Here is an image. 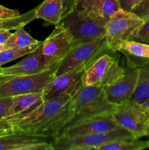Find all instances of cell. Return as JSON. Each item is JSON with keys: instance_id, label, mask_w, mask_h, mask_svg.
I'll return each instance as SVG.
<instances>
[{"instance_id": "cell-1", "label": "cell", "mask_w": 149, "mask_h": 150, "mask_svg": "<svg viewBox=\"0 0 149 150\" xmlns=\"http://www.w3.org/2000/svg\"><path fill=\"white\" fill-rule=\"evenodd\" d=\"M72 95L65 93L45 100L30 112L7 118L15 131L55 139L74 117Z\"/></svg>"}, {"instance_id": "cell-2", "label": "cell", "mask_w": 149, "mask_h": 150, "mask_svg": "<svg viewBox=\"0 0 149 150\" xmlns=\"http://www.w3.org/2000/svg\"><path fill=\"white\" fill-rule=\"evenodd\" d=\"M72 100L74 117L69 124L91 117L112 115L115 107L108 100L104 87L97 85L82 84Z\"/></svg>"}, {"instance_id": "cell-3", "label": "cell", "mask_w": 149, "mask_h": 150, "mask_svg": "<svg viewBox=\"0 0 149 150\" xmlns=\"http://www.w3.org/2000/svg\"><path fill=\"white\" fill-rule=\"evenodd\" d=\"M144 20L132 11L121 10L115 13L105 24V42L112 53L118 51L123 42L131 40Z\"/></svg>"}, {"instance_id": "cell-4", "label": "cell", "mask_w": 149, "mask_h": 150, "mask_svg": "<svg viewBox=\"0 0 149 150\" xmlns=\"http://www.w3.org/2000/svg\"><path fill=\"white\" fill-rule=\"evenodd\" d=\"M56 77L54 69L29 76H1L0 98L32 93H42Z\"/></svg>"}, {"instance_id": "cell-5", "label": "cell", "mask_w": 149, "mask_h": 150, "mask_svg": "<svg viewBox=\"0 0 149 150\" xmlns=\"http://www.w3.org/2000/svg\"><path fill=\"white\" fill-rule=\"evenodd\" d=\"M136 139L126 129L118 127L107 133L66 137L59 135L53 139L54 150H97L102 145L119 139Z\"/></svg>"}, {"instance_id": "cell-6", "label": "cell", "mask_w": 149, "mask_h": 150, "mask_svg": "<svg viewBox=\"0 0 149 150\" xmlns=\"http://www.w3.org/2000/svg\"><path fill=\"white\" fill-rule=\"evenodd\" d=\"M124 74L125 69L120 65L118 59L105 51L88 66L82 76V84L104 87L119 80Z\"/></svg>"}, {"instance_id": "cell-7", "label": "cell", "mask_w": 149, "mask_h": 150, "mask_svg": "<svg viewBox=\"0 0 149 150\" xmlns=\"http://www.w3.org/2000/svg\"><path fill=\"white\" fill-rule=\"evenodd\" d=\"M111 117L119 127L128 130L136 139L148 136L149 119L138 103L129 100L116 105Z\"/></svg>"}, {"instance_id": "cell-8", "label": "cell", "mask_w": 149, "mask_h": 150, "mask_svg": "<svg viewBox=\"0 0 149 150\" xmlns=\"http://www.w3.org/2000/svg\"><path fill=\"white\" fill-rule=\"evenodd\" d=\"M61 23L70 32L76 45L105 35V26L75 10L66 16Z\"/></svg>"}, {"instance_id": "cell-9", "label": "cell", "mask_w": 149, "mask_h": 150, "mask_svg": "<svg viewBox=\"0 0 149 150\" xmlns=\"http://www.w3.org/2000/svg\"><path fill=\"white\" fill-rule=\"evenodd\" d=\"M108 50L109 49L105 42V35L91 42L75 45L67 57L55 67L56 76L91 61Z\"/></svg>"}, {"instance_id": "cell-10", "label": "cell", "mask_w": 149, "mask_h": 150, "mask_svg": "<svg viewBox=\"0 0 149 150\" xmlns=\"http://www.w3.org/2000/svg\"><path fill=\"white\" fill-rule=\"evenodd\" d=\"M76 45L72 36L62 23L56 25L52 33L42 42V51L56 67Z\"/></svg>"}, {"instance_id": "cell-11", "label": "cell", "mask_w": 149, "mask_h": 150, "mask_svg": "<svg viewBox=\"0 0 149 150\" xmlns=\"http://www.w3.org/2000/svg\"><path fill=\"white\" fill-rule=\"evenodd\" d=\"M96 58L63 74L56 76L43 91L44 100H45L57 98L65 93H70L73 96L82 85L83 73Z\"/></svg>"}, {"instance_id": "cell-12", "label": "cell", "mask_w": 149, "mask_h": 150, "mask_svg": "<svg viewBox=\"0 0 149 150\" xmlns=\"http://www.w3.org/2000/svg\"><path fill=\"white\" fill-rule=\"evenodd\" d=\"M53 64L42 51V43L23 59L10 67L2 68L0 71L1 76H29L35 75L55 69Z\"/></svg>"}, {"instance_id": "cell-13", "label": "cell", "mask_w": 149, "mask_h": 150, "mask_svg": "<svg viewBox=\"0 0 149 150\" xmlns=\"http://www.w3.org/2000/svg\"><path fill=\"white\" fill-rule=\"evenodd\" d=\"M118 127L111 115L98 116L68 124L60 135L66 137H73L96 134L107 133Z\"/></svg>"}, {"instance_id": "cell-14", "label": "cell", "mask_w": 149, "mask_h": 150, "mask_svg": "<svg viewBox=\"0 0 149 150\" xmlns=\"http://www.w3.org/2000/svg\"><path fill=\"white\" fill-rule=\"evenodd\" d=\"M129 67V66H128ZM139 68L129 67L121 79L108 86H104L108 100L116 105L131 98L138 79Z\"/></svg>"}, {"instance_id": "cell-15", "label": "cell", "mask_w": 149, "mask_h": 150, "mask_svg": "<svg viewBox=\"0 0 149 150\" xmlns=\"http://www.w3.org/2000/svg\"><path fill=\"white\" fill-rule=\"evenodd\" d=\"M118 51L126 57L129 67L139 68L149 63V44L129 40L121 43Z\"/></svg>"}, {"instance_id": "cell-16", "label": "cell", "mask_w": 149, "mask_h": 150, "mask_svg": "<svg viewBox=\"0 0 149 150\" xmlns=\"http://www.w3.org/2000/svg\"><path fill=\"white\" fill-rule=\"evenodd\" d=\"M52 139L15 131L0 137V150H29L34 144Z\"/></svg>"}, {"instance_id": "cell-17", "label": "cell", "mask_w": 149, "mask_h": 150, "mask_svg": "<svg viewBox=\"0 0 149 150\" xmlns=\"http://www.w3.org/2000/svg\"><path fill=\"white\" fill-rule=\"evenodd\" d=\"M45 100L42 93H32L13 97V105L9 109L7 117L21 116L30 112Z\"/></svg>"}, {"instance_id": "cell-18", "label": "cell", "mask_w": 149, "mask_h": 150, "mask_svg": "<svg viewBox=\"0 0 149 150\" xmlns=\"http://www.w3.org/2000/svg\"><path fill=\"white\" fill-rule=\"evenodd\" d=\"M37 18L43 19L52 24L58 25L63 20V5L61 0H45L36 7Z\"/></svg>"}, {"instance_id": "cell-19", "label": "cell", "mask_w": 149, "mask_h": 150, "mask_svg": "<svg viewBox=\"0 0 149 150\" xmlns=\"http://www.w3.org/2000/svg\"><path fill=\"white\" fill-rule=\"evenodd\" d=\"M149 148V140L139 139H119L102 145L97 150H142Z\"/></svg>"}, {"instance_id": "cell-20", "label": "cell", "mask_w": 149, "mask_h": 150, "mask_svg": "<svg viewBox=\"0 0 149 150\" xmlns=\"http://www.w3.org/2000/svg\"><path fill=\"white\" fill-rule=\"evenodd\" d=\"M148 98H149V63L139 67L137 86L130 100L140 103Z\"/></svg>"}, {"instance_id": "cell-21", "label": "cell", "mask_w": 149, "mask_h": 150, "mask_svg": "<svg viewBox=\"0 0 149 150\" xmlns=\"http://www.w3.org/2000/svg\"><path fill=\"white\" fill-rule=\"evenodd\" d=\"M104 0H74L76 11L97 21L105 26L101 18V7Z\"/></svg>"}, {"instance_id": "cell-22", "label": "cell", "mask_w": 149, "mask_h": 150, "mask_svg": "<svg viewBox=\"0 0 149 150\" xmlns=\"http://www.w3.org/2000/svg\"><path fill=\"white\" fill-rule=\"evenodd\" d=\"M23 27L24 26H21L16 29L6 41L5 45L7 49L13 48H26L41 42L32 38Z\"/></svg>"}, {"instance_id": "cell-23", "label": "cell", "mask_w": 149, "mask_h": 150, "mask_svg": "<svg viewBox=\"0 0 149 150\" xmlns=\"http://www.w3.org/2000/svg\"><path fill=\"white\" fill-rule=\"evenodd\" d=\"M36 7L30 11L18 16L11 18H0V29H7V30H15L16 29L21 26H26L31 21L37 19L35 15Z\"/></svg>"}, {"instance_id": "cell-24", "label": "cell", "mask_w": 149, "mask_h": 150, "mask_svg": "<svg viewBox=\"0 0 149 150\" xmlns=\"http://www.w3.org/2000/svg\"><path fill=\"white\" fill-rule=\"evenodd\" d=\"M41 43L42 42L26 48H9L2 52H0V66L30 54L31 52L34 51Z\"/></svg>"}, {"instance_id": "cell-25", "label": "cell", "mask_w": 149, "mask_h": 150, "mask_svg": "<svg viewBox=\"0 0 149 150\" xmlns=\"http://www.w3.org/2000/svg\"><path fill=\"white\" fill-rule=\"evenodd\" d=\"M119 0H104L101 7V18L105 24L116 12L121 10Z\"/></svg>"}, {"instance_id": "cell-26", "label": "cell", "mask_w": 149, "mask_h": 150, "mask_svg": "<svg viewBox=\"0 0 149 150\" xmlns=\"http://www.w3.org/2000/svg\"><path fill=\"white\" fill-rule=\"evenodd\" d=\"M131 40L149 44V18L144 21L143 24Z\"/></svg>"}, {"instance_id": "cell-27", "label": "cell", "mask_w": 149, "mask_h": 150, "mask_svg": "<svg viewBox=\"0 0 149 150\" xmlns=\"http://www.w3.org/2000/svg\"><path fill=\"white\" fill-rule=\"evenodd\" d=\"M132 12L144 21L147 19L149 18V0H140Z\"/></svg>"}, {"instance_id": "cell-28", "label": "cell", "mask_w": 149, "mask_h": 150, "mask_svg": "<svg viewBox=\"0 0 149 150\" xmlns=\"http://www.w3.org/2000/svg\"><path fill=\"white\" fill-rule=\"evenodd\" d=\"M13 97L0 98V120L6 119L7 112L13 105Z\"/></svg>"}, {"instance_id": "cell-29", "label": "cell", "mask_w": 149, "mask_h": 150, "mask_svg": "<svg viewBox=\"0 0 149 150\" xmlns=\"http://www.w3.org/2000/svg\"><path fill=\"white\" fill-rule=\"evenodd\" d=\"M15 132L12 123L7 119L0 120V137Z\"/></svg>"}, {"instance_id": "cell-30", "label": "cell", "mask_w": 149, "mask_h": 150, "mask_svg": "<svg viewBox=\"0 0 149 150\" xmlns=\"http://www.w3.org/2000/svg\"><path fill=\"white\" fill-rule=\"evenodd\" d=\"M20 14L18 10L7 8L0 4V18H11L18 16Z\"/></svg>"}, {"instance_id": "cell-31", "label": "cell", "mask_w": 149, "mask_h": 150, "mask_svg": "<svg viewBox=\"0 0 149 150\" xmlns=\"http://www.w3.org/2000/svg\"><path fill=\"white\" fill-rule=\"evenodd\" d=\"M63 5V19L74 9V0H61ZM63 21V20H62Z\"/></svg>"}, {"instance_id": "cell-32", "label": "cell", "mask_w": 149, "mask_h": 150, "mask_svg": "<svg viewBox=\"0 0 149 150\" xmlns=\"http://www.w3.org/2000/svg\"><path fill=\"white\" fill-rule=\"evenodd\" d=\"M140 0H119L120 5L123 10L132 11Z\"/></svg>"}, {"instance_id": "cell-33", "label": "cell", "mask_w": 149, "mask_h": 150, "mask_svg": "<svg viewBox=\"0 0 149 150\" xmlns=\"http://www.w3.org/2000/svg\"><path fill=\"white\" fill-rule=\"evenodd\" d=\"M138 105L140 109L142 110V111L149 119V98H148L147 99H145L143 102L138 103Z\"/></svg>"}, {"instance_id": "cell-34", "label": "cell", "mask_w": 149, "mask_h": 150, "mask_svg": "<svg viewBox=\"0 0 149 150\" xmlns=\"http://www.w3.org/2000/svg\"><path fill=\"white\" fill-rule=\"evenodd\" d=\"M11 35L12 32L10 30L0 29V43H5Z\"/></svg>"}, {"instance_id": "cell-35", "label": "cell", "mask_w": 149, "mask_h": 150, "mask_svg": "<svg viewBox=\"0 0 149 150\" xmlns=\"http://www.w3.org/2000/svg\"><path fill=\"white\" fill-rule=\"evenodd\" d=\"M7 48L6 46L5 43H0V52H2V51L7 50Z\"/></svg>"}, {"instance_id": "cell-36", "label": "cell", "mask_w": 149, "mask_h": 150, "mask_svg": "<svg viewBox=\"0 0 149 150\" xmlns=\"http://www.w3.org/2000/svg\"><path fill=\"white\" fill-rule=\"evenodd\" d=\"M148 136H149V128H148Z\"/></svg>"}, {"instance_id": "cell-37", "label": "cell", "mask_w": 149, "mask_h": 150, "mask_svg": "<svg viewBox=\"0 0 149 150\" xmlns=\"http://www.w3.org/2000/svg\"><path fill=\"white\" fill-rule=\"evenodd\" d=\"M1 66H0V71H1Z\"/></svg>"}]
</instances>
